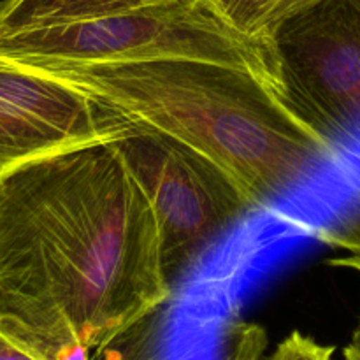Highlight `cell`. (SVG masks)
Segmentation results:
<instances>
[{
    "label": "cell",
    "mask_w": 360,
    "mask_h": 360,
    "mask_svg": "<svg viewBox=\"0 0 360 360\" xmlns=\"http://www.w3.org/2000/svg\"><path fill=\"white\" fill-rule=\"evenodd\" d=\"M320 241L334 248L347 250L350 255L360 257V214L336 227L320 229L316 232Z\"/></svg>",
    "instance_id": "30bf717a"
},
{
    "label": "cell",
    "mask_w": 360,
    "mask_h": 360,
    "mask_svg": "<svg viewBox=\"0 0 360 360\" xmlns=\"http://www.w3.org/2000/svg\"><path fill=\"white\" fill-rule=\"evenodd\" d=\"M329 266L345 267V269H354L357 271V273H360V257H355V255L340 257V259L329 260ZM345 360H360V323L357 329H355L348 347L345 348Z\"/></svg>",
    "instance_id": "4fadbf2b"
},
{
    "label": "cell",
    "mask_w": 360,
    "mask_h": 360,
    "mask_svg": "<svg viewBox=\"0 0 360 360\" xmlns=\"http://www.w3.org/2000/svg\"><path fill=\"white\" fill-rule=\"evenodd\" d=\"M264 350V333L257 326L239 323L234 334L231 360H257Z\"/></svg>",
    "instance_id": "8fae6325"
},
{
    "label": "cell",
    "mask_w": 360,
    "mask_h": 360,
    "mask_svg": "<svg viewBox=\"0 0 360 360\" xmlns=\"http://www.w3.org/2000/svg\"><path fill=\"white\" fill-rule=\"evenodd\" d=\"M0 360H48L0 329Z\"/></svg>",
    "instance_id": "7c38bea8"
},
{
    "label": "cell",
    "mask_w": 360,
    "mask_h": 360,
    "mask_svg": "<svg viewBox=\"0 0 360 360\" xmlns=\"http://www.w3.org/2000/svg\"><path fill=\"white\" fill-rule=\"evenodd\" d=\"M323 0H213L225 23L257 42H271L287 21Z\"/></svg>",
    "instance_id": "ba28073f"
},
{
    "label": "cell",
    "mask_w": 360,
    "mask_h": 360,
    "mask_svg": "<svg viewBox=\"0 0 360 360\" xmlns=\"http://www.w3.org/2000/svg\"><path fill=\"white\" fill-rule=\"evenodd\" d=\"M172 0H2L0 34L129 13Z\"/></svg>",
    "instance_id": "52a82bcc"
},
{
    "label": "cell",
    "mask_w": 360,
    "mask_h": 360,
    "mask_svg": "<svg viewBox=\"0 0 360 360\" xmlns=\"http://www.w3.org/2000/svg\"><path fill=\"white\" fill-rule=\"evenodd\" d=\"M157 217L115 141L0 176V329L91 360L171 299Z\"/></svg>",
    "instance_id": "6da1fadb"
},
{
    "label": "cell",
    "mask_w": 360,
    "mask_h": 360,
    "mask_svg": "<svg viewBox=\"0 0 360 360\" xmlns=\"http://www.w3.org/2000/svg\"><path fill=\"white\" fill-rule=\"evenodd\" d=\"M0 4H2V2H0Z\"/></svg>",
    "instance_id": "5bb4252c"
},
{
    "label": "cell",
    "mask_w": 360,
    "mask_h": 360,
    "mask_svg": "<svg viewBox=\"0 0 360 360\" xmlns=\"http://www.w3.org/2000/svg\"><path fill=\"white\" fill-rule=\"evenodd\" d=\"M115 143L153 207L169 278L257 211L225 169L167 134L130 122Z\"/></svg>",
    "instance_id": "277c9868"
},
{
    "label": "cell",
    "mask_w": 360,
    "mask_h": 360,
    "mask_svg": "<svg viewBox=\"0 0 360 360\" xmlns=\"http://www.w3.org/2000/svg\"><path fill=\"white\" fill-rule=\"evenodd\" d=\"M129 123L58 77L0 60V176L48 155L118 139Z\"/></svg>",
    "instance_id": "8992f818"
},
{
    "label": "cell",
    "mask_w": 360,
    "mask_h": 360,
    "mask_svg": "<svg viewBox=\"0 0 360 360\" xmlns=\"http://www.w3.org/2000/svg\"><path fill=\"white\" fill-rule=\"evenodd\" d=\"M333 355L334 347L316 343L311 338L294 330L274 348L273 354L257 360H333Z\"/></svg>",
    "instance_id": "9c48e42d"
},
{
    "label": "cell",
    "mask_w": 360,
    "mask_h": 360,
    "mask_svg": "<svg viewBox=\"0 0 360 360\" xmlns=\"http://www.w3.org/2000/svg\"><path fill=\"white\" fill-rule=\"evenodd\" d=\"M192 58L246 69L280 94L271 42H257L225 23L213 0H172L129 13L0 34V60L44 69Z\"/></svg>",
    "instance_id": "3957f363"
},
{
    "label": "cell",
    "mask_w": 360,
    "mask_h": 360,
    "mask_svg": "<svg viewBox=\"0 0 360 360\" xmlns=\"http://www.w3.org/2000/svg\"><path fill=\"white\" fill-rule=\"evenodd\" d=\"M30 70L206 155L241 185L257 211L283 200L336 158V148L301 122L273 84L239 67L164 58Z\"/></svg>",
    "instance_id": "7a4b0ae2"
},
{
    "label": "cell",
    "mask_w": 360,
    "mask_h": 360,
    "mask_svg": "<svg viewBox=\"0 0 360 360\" xmlns=\"http://www.w3.org/2000/svg\"><path fill=\"white\" fill-rule=\"evenodd\" d=\"M288 109L333 148L360 137V0H323L271 39Z\"/></svg>",
    "instance_id": "5b68a950"
}]
</instances>
